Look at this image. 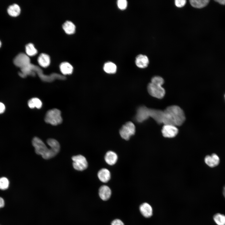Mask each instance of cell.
<instances>
[{
	"mask_svg": "<svg viewBox=\"0 0 225 225\" xmlns=\"http://www.w3.org/2000/svg\"><path fill=\"white\" fill-rule=\"evenodd\" d=\"M32 144L35 149L36 154L42 156L43 158L48 159L55 156L59 152L60 145L58 142L52 138L47 140V143L50 146L48 148L44 142L39 138L34 137L32 140Z\"/></svg>",
	"mask_w": 225,
	"mask_h": 225,
	"instance_id": "obj_1",
	"label": "cell"
},
{
	"mask_svg": "<svg viewBox=\"0 0 225 225\" xmlns=\"http://www.w3.org/2000/svg\"><path fill=\"white\" fill-rule=\"evenodd\" d=\"M149 63L148 58L146 55L139 54L136 58V64L139 68H146Z\"/></svg>",
	"mask_w": 225,
	"mask_h": 225,
	"instance_id": "obj_12",
	"label": "cell"
},
{
	"mask_svg": "<svg viewBox=\"0 0 225 225\" xmlns=\"http://www.w3.org/2000/svg\"><path fill=\"white\" fill-rule=\"evenodd\" d=\"M105 160L108 164L113 165L117 162L118 157L116 153L112 151H109L106 154Z\"/></svg>",
	"mask_w": 225,
	"mask_h": 225,
	"instance_id": "obj_16",
	"label": "cell"
},
{
	"mask_svg": "<svg viewBox=\"0 0 225 225\" xmlns=\"http://www.w3.org/2000/svg\"><path fill=\"white\" fill-rule=\"evenodd\" d=\"M149 117V108L143 106L138 109L135 118L138 122H143Z\"/></svg>",
	"mask_w": 225,
	"mask_h": 225,
	"instance_id": "obj_9",
	"label": "cell"
},
{
	"mask_svg": "<svg viewBox=\"0 0 225 225\" xmlns=\"http://www.w3.org/2000/svg\"><path fill=\"white\" fill-rule=\"evenodd\" d=\"M9 185L8 180L6 177L0 178V189L4 190L7 189Z\"/></svg>",
	"mask_w": 225,
	"mask_h": 225,
	"instance_id": "obj_26",
	"label": "cell"
},
{
	"mask_svg": "<svg viewBox=\"0 0 225 225\" xmlns=\"http://www.w3.org/2000/svg\"><path fill=\"white\" fill-rule=\"evenodd\" d=\"M223 195L225 198V186L223 188Z\"/></svg>",
	"mask_w": 225,
	"mask_h": 225,
	"instance_id": "obj_33",
	"label": "cell"
},
{
	"mask_svg": "<svg viewBox=\"0 0 225 225\" xmlns=\"http://www.w3.org/2000/svg\"><path fill=\"white\" fill-rule=\"evenodd\" d=\"M220 161L219 157L215 153L211 155H208L204 158L205 163L211 168H214L217 166L219 164Z\"/></svg>",
	"mask_w": 225,
	"mask_h": 225,
	"instance_id": "obj_10",
	"label": "cell"
},
{
	"mask_svg": "<svg viewBox=\"0 0 225 225\" xmlns=\"http://www.w3.org/2000/svg\"><path fill=\"white\" fill-rule=\"evenodd\" d=\"M163 114V112L162 110L149 108L150 117L152 118L159 124L162 123Z\"/></svg>",
	"mask_w": 225,
	"mask_h": 225,
	"instance_id": "obj_11",
	"label": "cell"
},
{
	"mask_svg": "<svg viewBox=\"0 0 225 225\" xmlns=\"http://www.w3.org/2000/svg\"><path fill=\"white\" fill-rule=\"evenodd\" d=\"M186 2V0H176L175 4L178 7L181 8L184 6Z\"/></svg>",
	"mask_w": 225,
	"mask_h": 225,
	"instance_id": "obj_28",
	"label": "cell"
},
{
	"mask_svg": "<svg viewBox=\"0 0 225 225\" xmlns=\"http://www.w3.org/2000/svg\"><path fill=\"white\" fill-rule=\"evenodd\" d=\"M162 123L164 125H172L176 126L182 125L185 120L183 110L177 105H172L163 111Z\"/></svg>",
	"mask_w": 225,
	"mask_h": 225,
	"instance_id": "obj_2",
	"label": "cell"
},
{
	"mask_svg": "<svg viewBox=\"0 0 225 225\" xmlns=\"http://www.w3.org/2000/svg\"><path fill=\"white\" fill-rule=\"evenodd\" d=\"M135 127L131 122H126L120 130L119 133L121 137L125 140H128L130 137L134 134Z\"/></svg>",
	"mask_w": 225,
	"mask_h": 225,
	"instance_id": "obj_5",
	"label": "cell"
},
{
	"mask_svg": "<svg viewBox=\"0 0 225 225\" xmlns=\"http://www.w3.org/2000/svg\"><path fill=\"white\" fill-rule=\"evenodd\" d=\"M162 85L151 82L148 86V91L149 94L153 97L158 99H162L165 96V91Z\"/></svg>",
	"mask_w": 225,
	"mask_h": 225,
	"instance_id": "obj_4",
	"label": "cell"
},
{
	"mask_svg": "<svg viewBox=\"0 0 225 225\" xmlns=\"http://www.w3.org/2000/svg\"><path fill=\"white\" fill-rule=\"evenodd\" d=\"M98 176L99 179L102 182H107L110 179V172L108 169L103 168L98 171Z\"/></svg>",
	"mask_w": 225,
	"mask_h": 225,
	"instance_id": "obj_15",
	"label": "cell"
},
{
	"mask_svg": "<svg viewBox=\"0 0 225 225\" xmlns=\"http://www.w3.org/2000/svg\"><path fill=\"white\" fill-rule=\"evenodd\" d=\"M62 28L65 32L68 34H72L74 33L76 27L71 21H67L62 25Z\"/></svg>",
	"mask_w": 225,
	"mask_h": 225,
	"instance_id": "obj_18",
	"label": "cell"
},
{
	"mask_svg": "<svg viewBox=\"0 0 225 225\" xmlns=\"http://www.w3.org/2000/svg\"><path fill=\"white\" fill-rule=\"evenodd\" d=\"M25 50L27 54L29 56L35 55L38 52L37 50L32 43H29L26 45Z\"/></svg>",
	"mask_w": 225,
	"mask_h": 225,
	"instance_id": "obj_24",
	"label": "cell"
},
{
	"mask_svg": "<svg viewBox=\"0 0 225 225\" xmlns=\"http://www.w3.org/2000/svg\"></svg>",
	"mask_w": 225,
	"mask_h": 225,
	"instance_id": "obj_35",
	"label": "cell"
},
{
	"mask_svg": "<svg viewBox=\"0 0 225 225\" xmlns=\"http://www.w3.org/2000/svg\"><path fill=\"white\" fill-rule=\"evenodd\" d=\"M13 63L15 65L21 68L30 64L29 59L26 54L20 53L14 58Z\"/></svg>",
	"mask_w": 225,
	"mask_h": 225,
	"instance_id": "obj_8",
	"label": "cell"
},
{
	"mask_svg": "<svg viewBox=\"0 0 225 225\" xmlns=\"http://www.w3.org/2000/svg\"><path fill=\"white\" fill-rule=\"evenodd\" d=\"M111 191L109 188L106 185L101 187L99 190L100 198L103 200H107L110 197Z\"/></svg>",
	"mask_w": 225,
	"mask_h": 225,
	"instance_id": "obj_13",
	"label": "cell"
},
{
	"mask_svg": "<svg viewBox=\"0 0 225 225\" xmlns=\"http://www.w3.org/2000/svg\"><path fill=\"white\" fill-rule=\"evenodd\" d=\"M178 132V130L177 127L172 125H164L162 129V135L167 138L175 137Z\"/></svg>",
	"mask_w": 225,
	"mask_h": 225,
	"instance_id": "obj_7",
	"label": "cell"
},
{
	"mask_svg": "<svg viewBox=\"0 0 225 225\" xmlns=\"http://www.w3.org/2000/svg\"><path fill=\"white\" fill-rule=\"evenodd\" d=\"M191 5L197 8H202L206 6L209 3V0H191L189 1Z\"/></svg>",
	"mask_w": 225,
	"mask_h": 225,
	"instance_id": "obj_22",
	"label": "cell"
},
{
	"mask_svg": "<svg viewBox=\"0 0 225 225\" xmlns=\"http://www.w3.org/2000/svg\"><path fill=\"white\" fill-rule=\"evenodd\" d=\"M215 1L220 4L225 5V0H217Z\"/></svg>",
	"mask_w": 225,
	"mask_h": 225,
	"instance_id": "obj_32",
	"label": "cell"
},
{
	"mask_svg": "<svg viewBox=\"0 0 225 225\" xmlns=\"http://www.w3.org/2000/svg\"><path fill=\"white\" fill-rule=\"evenodd\" d=\"M72 159L73 161V168L76 170L82 171L88 166V163L86 158L81 155L73 156Z\"/></svg>",
	"mask_w": 225,
	"mask_h": 225,
	"instance_id": "obj_6",
	"label": "cell"
},
{
	"mask_svg": "<svg viewBox=\"0 0 225 225\" xmlns=\"http://www.w3.org/2000/svg\"><path fill=\"white\" fill-rule=\"evenodd\" d=\"M140 210L142 214L145 217L149 218L152 214V209L150 205L144 203L140 207Z\"/></svg>",
	"mask_w": 225,
	"mask_h": 225,
	"instance_id": "obj_14",
	"label": "cell"
},
{
	"mask_svg": "<svg viewBox=\"0 0 225 225\" xmlns=\"http://www.w3.org/2000/svg\"><path fill=\"white\" fill-rule=\"evenodd\" d=\"M1 41H0V47L1 46Z\"/></svg>",
	"mask_w": 225,
	"mask_h": 225,
	"instance_id": "obj_34",
	"label": "cell"
},
{
	"mask_svg": "<svg viewBox=\"0 0 225 225\" xmlns=\"http://www.w3.org/2000/svg\"><path fill=\"white\" fill-rule=\"evenodd\" d=\"M60 69L61 72L66 75L71 74L72 72L73 68L69 62H64L60 64Z\"/></svg>",
	"mask_w": 225,
	"mask_h": 225,
	"instance_id": "obj_19",
	"label": "cell"
},
{
	"mask_svg": "<svg viewBox=\"0 0 225 225\" xmlns=\"http://www.w3.org/2000/svg\"><path fill=\"white\" fill-rule=\"evenodd\" d=\"M38 61L39 65L44 68L48 67L50 63L49 56L44 53H42L39 55Z\"/></svg>",
	"mask_w": 225,
	"mask_h": 225,
	"instance_id": "obj_17",
	"label": "cell"
},
{
	"mask_svg": "<svg viewBox=\"0 0 225 225\" xmlns=\"http://www.w3.org/2000/svg\"><path fill=\"white\" fill-rule=\"evenodd\" d=\"M215 222L218 225H225V216L220 213H217L213 217Z\"/></svg>",
	"mask_w": 225,
	"mask_h": 225,
	"instance_id": "obj_25",
	"label": "cell"
},
{
	"mask_svg": "<svg viewBox=\"0 0 225 225\" xmlns=\"http://www.w3.org/2000/svg\"><path fill=\"white\" fill-rule=\"evenodd\" d=\"M7 12L9 15L14 17H17L20 13V8L17 4H13L8 7Z\"/></svg>",
	"mask_w": 225,
	"mask_h": 225,
	"instance_id": "obj_20",
	"label": "cell"
},
{
	"mask_svg": "<svg viewBox=\"0 0 225 225\" xmlns=\"http://www.w3.org/2000/svg\"><path fill=\"white\" fill-rule=\"evenodd\" d=\"M28 105L29 107L31 108H36L39 109L42 106V102L41 100L37 98H33L29 100Z\"/></svg>",
	"mask_w": 225,
	"mask_h": 225,
	"instance_id": "obj_23",
	"label": "cell"
},
{
	"mask_svg": "<svg viewBox=\"0 0 225 225\" xmlns=\"http://www.w3.org/2000/svg\"><path fill=\"white\" fill-rule=\"evenodd\" d=\"M5 110V106L2 102H0V114L3 113Z\"/></svg>",
	"mask_w": 225,
	"mask_h": 225,
	"instance_id": "obj_30",
	"label": "cell"
},
{
	"mask_svg": "<svg viewBox=\"0 0 225 225\" xmlns=\"http://www.w3.org/2000/svg\"><path fill=\"white\" fill-rule=\"evenodd\" d=\"M103 68L105 72L109 74L114 73L117 71L116 65L110 62L105 63L104 65Z\"/></svg>",
	"mask_w": 225,
	"mask_h": 225,
	"instance_id": "obj_21",
	"label": "cell"
},
{
	"mask_svg": "<svg viewBox=\"0 0 225 225\" xmlns=\"http://www.w3.org/2000/svg\"><path fill=\"white\" fill-rule=\"evenodd\" d=\"M4 206V201L3 199L0 197V208H2Z\"/></svg>",
	"mask_w": 225,
	"mask_h": 225,
	"instance_id": "obj_31",
	"label": "cell"
},
{
	"mask_svg": "<svg viewBox=\"0 0 225 225\" xmlns=\"http://www.w3.org/2000/svg\"><path fill=\"white\" fill-rule=\"evenodd\" d=\"M117 4L118 7L119 9L123 10L127 8L128 2L126 0H118Z\"/></svg>",
	"mask_w": 225,
	"mask_h": 225,
	"instance_id": "obj_27",
	"label": "cell"
},
{
	"mask_svg": "<svg viewBox=\"0 0 225 225\" xmlns=\"http://www.w3.org/2000/svg\"><path fill=\"white\" fill-rule=\"evenodd\" d=\"M45 122L52 125H57L62 123V118L59 110L53 109L48 111L45 118Z\"/></svg>",
	"mask_w": 225,
	"mask_h": 225,
	"instance_id": "obj_3",
	"label": "cell"
},
{
	"mask_svg": "<svg viewBox=\"0 0 225 225\" xmlns=\"http://www.w3.org/2000/svg\"><path fill=\"white\" fill-rule=\"evenodd\" d=\"M111 225H124L123 223L120 219H116L112 222Z\"/></svg>",
	"mask_w": 225,
	"mask_h": 225,
	"instance_id": "obj_29",
	"label": "cell"
}]
</instances>
